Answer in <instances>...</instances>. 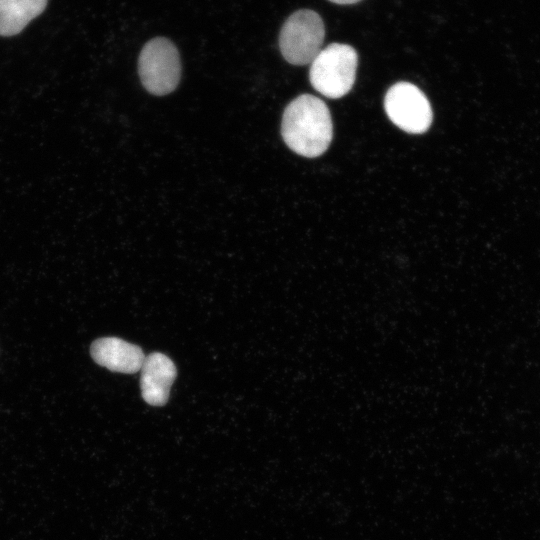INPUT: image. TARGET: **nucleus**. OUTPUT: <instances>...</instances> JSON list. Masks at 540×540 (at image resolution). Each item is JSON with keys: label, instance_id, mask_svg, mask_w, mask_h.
Here are the masks:
<instances>
[{"label": "nucleus", "instance_id": "obj_1", "mask_svg": "<svg viewBox=\"0 0 540 540\" xmlns=\"http://www.w3.org/2000/svg\"><path fill=\"white\" fill-rule=\"evenodd\" d=\"M281 134L295 153L314 158L323 154L333 137V124L327 105L318 97L304 94L286 107Z\"/></svg>", "mask_w": 540, "mask_h": 540}, {"label": "nucleus", "instance_id": "obj_2", "mask_svg": "<svg viewBox=\"0 0 540 540\" xmlns=\"http://www.w3.org/2000/svg\"><path fill=\"white\" fill-rule=\"evenodd\" d=\"M357 65L358 55L353 47L332 43L311 62L310 82L325 97L341 98L353 87Z\"/></svg>", "mask_w": 540, "mask_h": 540}, {"label": "nucleus", "instance_id": "obj_3", "mask_svg": "<svg viewBox=\"0 0 540 540\" xmlns=\"http://www.w3.org/2000/svg\"><path fill=\"white\" fill-rule=\"evenodd\" d=\"M138 73L149 93L163 96L174 91L181 78V61L173 42L164 37L148 41L138 58Z\"/></svg>", "mask_w": 540, "mask_h": 540}, {"label": "nucleus", "instance_id": "obj_4", "mask_svg": "<svg viewBox=\"0 0 540 540\" xmlns=\"http://www.w3.org/2000/svg\"><path fill=\"white\" fill-rule=\"evenodd\" d=\"M325 27L313 10L302 9L290 15L279 34V48L284 59L293 65L311 63L321 51Z\"/></svg>", "mask_w": 540, "mask_h": 540}, {"label": "nucleus", "instance_id": "obj_5", "mask_svg": "<svg viewBox=\"0 0 540 540\" xmlns=\"http://www.w3.org/2000/svg\"><path fill=\"white\" fill-rule=\"evenodd\" d=\"M384 107L389 119L405 132L421 134L432 123L431 105L414 84L398 82L391 86L385 95Z\"/></svg>", "mask_w": 540, "mask_h": 540}, {"label": "nucleus", "instance_id": "obj_6", "mask_svg": "<svg viewBox=\"0 0 540 540\" xmlns=\"http://www.w3.org/2000/svg\"><path fill=\"white\" fill-rule=\"evenodd\" d=\"M140 370L144 401L153 406H163L177 374L173 361L162 353L154 352L145 357Z\"/></svg>", "mask_w": 540, "mask_h": 540}, {"label": "nucleus", "instance_id": "obj_7", "mask_svg": "<svg viewBox=\"0 0 540 540\" xmlns=\"http://www.w3.org/2000/svg\"><path fill=\"white\" fill-rule=\"evenodd\" d=\"M90 353L97 364L120 373L139 371L146 357L139 346L116 337L95 340Z\"/></svg>", "mask_w": 540, "mask_h": 540}, {"label": "nucleus", "instance_id": "obj_8", "mask_svg": "<svg viewBox=\"0 0 540 540\" xmlns=\"http://www.w3.org/2000/svg\"><path fill=\"white\" fill-rule=\"evenodd\" d=\"M48 0H0V35L12 36L43 12Z\"/></svg>", "mask_w": 540, "mask_h": 540}, {"label": "nucleus", "instance_id": "obj_9", "mask_svg": "<svg viewBox=\"0 0 540 540\" xmlns=\"http://www.w3.org/2000/svg\"><path fill=\"white\" fill-rule=\"evenodd\" d=\"M333 3L340 4V5H348V4H354L359 2L360 0H329Z\"/></svg>", "mask_w": 540, "mask_h": 540}]
</instances>
